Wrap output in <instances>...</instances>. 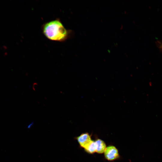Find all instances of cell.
<instances>
[{
	"label": "cell",
	"instance_id": "6da1fadb",
	"mask_svg": "<svg viewBox=\"0 0 162 162\" xmlns=\"http://www.w3.org/2000/svg\"><path fill=\"white\" fill-rule=\"evenodd\" d=\"M44 35L49 39L56 41L65 40L69 36V32L59 19L47 22L43 27Z\"/></svg>",
	"mask_w": 162,
	"mask_h": 162
},
{
	"label": "cell",
	"instance_id": "7a4b0ae2",
	"mask_svg": "<svg viewBox=\"0 0 162 162\" xmlns=\"http://www.w3.org/2000/svg\"><path fill=\"white\" fill-rule=\"evenodd\" d=\"M105 158L109 160H114L119 156L118 151L114 146H108L104 152Z\"/></svg>",
	"mask_w": 162,
	"mask_h": 162
},
{
	"label": "cell",
	"instance_id": "3957f363",
	"mask_svg": "<svg viewBox=\"0 0 162 162\" xmlns=\"http://www.w3.org/2000/svg\"><path fill=\"white\" fill-rule=\"evenodd\" d=\"M80 146L85 148L91 142L92 140L89 134L87 133L82 134L76 138Z\"/></svg>",
	"mask_w": 162,
	"mask_h": 162
},
{
	"label": "cell",
	"instance_id": "277c9868",
	"mask_svg": "<svg viewBox=\"0 0 162 162\" xmlns=\"http://www.w3.org/2000/svg\"><path fill=\"white\" fill-rule=\"evenodd\" d=\"M96 146V152L101 154L104 152L106 148V145L104 141L100 139L95 141Z\"/></svg>",
	"mask_w": 162,
	"mask_h": 162
},
{
	"label": "cell",
	"instance_id": "5b68a950",
	"mask_svg": "<svg viewBox=\"0 0 162 162\" xmlns=\"http://www.w3.org/2000/svg\"><path fill=\"white\" fill-rule=\"evenodd\" d=\"M85 150L88 153L92 154L96 152V146L95 141L92 140L90 143L84 148Z\"/></svg>",
	"mask_w": 162,
	"mask_h": 162
},
{
	"label": "cell",
	"instance_id": "8992f818",
	"mask_svg": "<svg viewBox=\"0 0 162 162\" xmlns=\"http://www.w3.org/2000/svg\"><path fill=\"white\" fill-rule=\"evenodd\" d=\"M157 45L158 48L161 50H162V42L157 41Z\"/></svg>",
	"mask_w": 162,
	"mask_h": 162
}]
</instances>
